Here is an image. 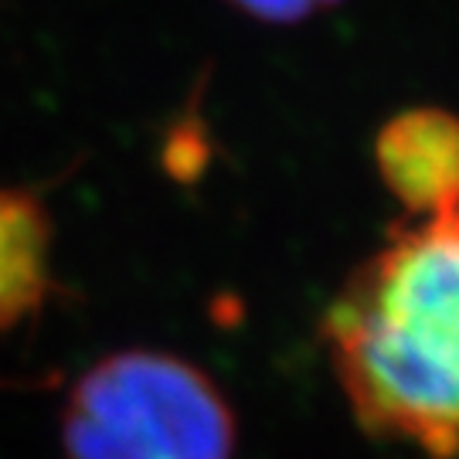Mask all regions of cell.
Masks as SVG:
<instances>
[{
	"label": "cell",
	"instance_id": "obj_1",
	"mask_svg": "<svg viewBox=\"0 0 459 459\" xmlns=\"http://www.w3.org/2000/svg\"><path fill=\"white\" fill-rule=\"evenodd\" d=\"M320 333L364 432L459 459V208L394 225Z\"/></svg>",
	"mask_w": 459,
	"mask_h": 459
},
{
	"label": "cell",
	"instance_id": "obj_2",
	"mask_svg": "<svg viewBox=\"0 0 459 459\" xmlns=\"http://www.w3.org/2000/svg\"><path fill=\"white\" fill-rule=\"evenodd\" d=\"M235 411L212 377L164 351L92 364L62 411L65 459H235Z\"/></svg>",
	"mask_w": 459,
	"mask_h": 459
},
{
	"label": "cell",
	"instance_id": "obj_3",
	"mask_svg": "<svg viewBox=\"0 0 459 459\" xmlns=\"http://www.w3.org/2000/svg\"><path fill=\"white\" fill-rule=\"evenodd\" d=\"M375 164L409 218L459 208V116L446 109H405L375 140Z\"/></svg>",
	"mask_w": 459,
	"mask_h": 459
},
{
	"label": "cell",
	"instance_id": "obj_4",
	"mask_svg": "<svg viewBox=\"0 0 459 459\" xmlns=\"http://www.w3.org/2000/svg\"><path fill=\"white\" fill-rule=\"evenodd\" d=\"M51 214L41 197L21 187H0V337L48 303Z\"/></svg>",
	"mask_w": 459,
	"mask_h": 459
},
{
	"label": "cell",
	"instance_id": "obj_5",
	"mask_svg": "<svg viewBox=\"0 0 459 459\" xmlns=\"http://www.w3.org/2000/svg\"><path fill=\"white\" fill-rule=\"evenodd\" d=\"M208 164H212L208 126L201 123L197 113H187L167 130L164 147H160V167H164V174L170 181L197 184L208 174Z\"/></svg>",
	"mask_w": 459,
	"mask_h": 459
},
{
	"label": "cell",
	"instance_id": "obj_6",
	"mask_svg": "<svg viewBox=\"0 0 459 459\" xmlns=\"http://www.w3.org/2000/svg\"><path fill=\"white\" fill-rule=\"evenodd\" d=\"M229 4L265 24H296V21H307L310 14L333 7L341 0H229Z\"/></svg>",
	"mask_w": 459,
	"mask_h": 459
}]
</instances>
